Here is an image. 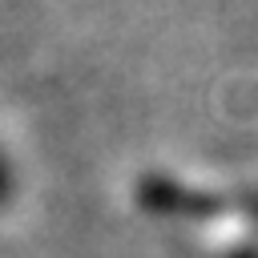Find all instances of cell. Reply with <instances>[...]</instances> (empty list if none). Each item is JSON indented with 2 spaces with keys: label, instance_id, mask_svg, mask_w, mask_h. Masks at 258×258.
I'll use <instances>...</instances> for the list:
<instances>
[{
  "label": "cell",
  "instance_id": "1",
  "mask_svg": "<svg viewBox=\"0 0 258 258\" xmlns=\"http://www.w3.org/2000/svg\"><path fill=\"white\" fill-rule=\"evenodd\" d=\"M137 206L149 210V214H161V218H189V222H202V218H214V214L230 210L226 198L181 185L177 177H165V173L137 177Z\"/></svg>",
  "mask_w": 258,
  "mask_h": 258
},
{
  "label": "cell",
  "instance_id": "2",
  "mask_svg": "<svg viewBox=\"0 0 258 258\" xmlns=\"http://www.w3.org/2000/svg\"><path fill=\"white\" fill-rule=\"evenodd\" d=\"M12 198V169H8V161H4V153H0V206Z\"/></svg>",
  "mask_w": 258,
  "mask_h": 258
},
{
  "label": "cell",
  "instance_id": "3",
  "mask_svg": "<svg viewBox=\"0 0 258 258\" xmlns=\"http://www.w3.org/2000/svg\"><path fill=\"white\" fill-rule=\"evenodd\" d=\"M226 258H258V242H246V246H234Z\"/></svg>",
  "mask_w": 258,
  "mask_h": 258
}]
</instances>
